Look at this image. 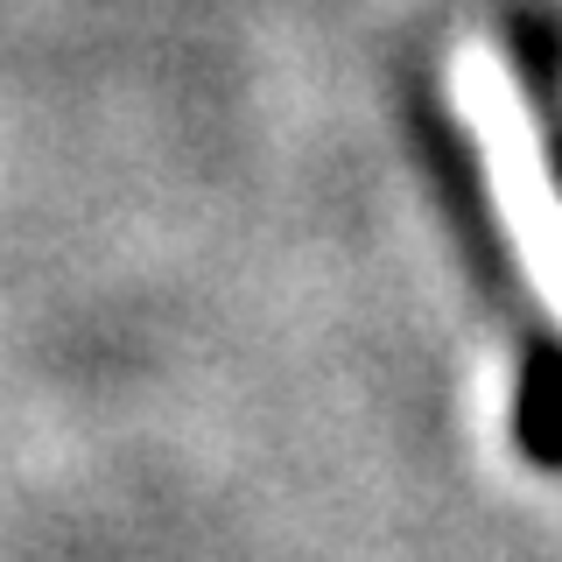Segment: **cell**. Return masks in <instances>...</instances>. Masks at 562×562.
Instances as JSON below:
<instances>
[{
  "label": "cell",
  "instance_id": "obj_1",
  "mask_svg": "<svg viewBox=\"0 0 562 562\" xmlns=\"http://www.w3.org/2000/svg\"><path fill=\"white\" fill-rule=\"evenodd\" d=\"M443 99L471 140V155H479V183L492 218H499L506 254L520 260L535 303L562 330V183L514 57L492 35H464L443 64Z\"/></svg>",
  "mask_w": 562,
  "mask_h": 562
}]
</instances>
